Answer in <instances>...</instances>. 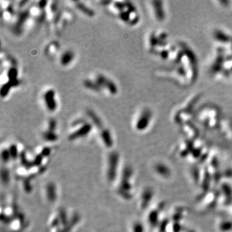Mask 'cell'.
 Returning a JSON list of instances; mask_svg holds the SVG:
<instances>
[{
	"label": "cell",
	"mask_w": 232,
	"mask_h": 232,
	"mask_svg": "<svg viewBox=\"0 0 232 232\" xmlns=\"http://www.w3.org/2000/svg\"><path fill=\"white\" fill-rule=\"evenodd\" d=\"M45 188L48 190V191H46L44 189L45 195V197L46 198V199H47V201L50 202H54V201L56 199V198L57 197V190L56 186L53 184H48L47 185L45 186Z\"/></svg>",
	"instance_id": "8992f818"
},
{
	"label": "cell",
	"mask_w": 232,
	"mask_h": 232,
	"mask_svg": "<svg viewBox=\"0 0 232 232\" xmlns=\"http://www.w3.org/2000/svg\"><path fill=\"white\" fill-rule=\"evenodd\" d=\"M55 95H56V93L53 89L48 90L43 95L45 105L50 112H54L57 107Z\"/></svg>",
	"instance_id": "277c9868"
},
{
	"label": "cell",
	"mask_w": 232,
	"mask_h": 232,
	"mask_svg": "<svg viewBox=\"0 0 232 232\" xmlns=\"http://www.w3.org/2000/svg\"><path fill=\"white\" fill-rule=\"evenodd\" d=\"M114 7L116 8L117 10H119L120 12L123 11L125 8H126L125 2H119L116 1L114 3Z\"/></svg>",
	"instance_id": "ffe728a7"
},
{
	"label": "cell",
	"mask_w": 232,
	"mask_h": 232,
	"mask_svg": "<svg viewBox=\"0 0 232 232\" xmlns=\"http://www.w3.org/2000/svg\"><path fill=\"white\" fill-rule=\"evenodd\" d=\"M74 58V54L73 52L70 50H67V51L63 53L60 57V63L63 66H67L69 65L71 62L73 61Z\"/></svg>",
	"instance_id": "9c48e42d"
},
{
	"label": "cell",
	"mask_w": 232,
	"mask_h": 232,
	"mask_svg": "<svg viewBox=\"0 0 232 232\" xmlns=\"http://www.w3.org/2000/svg\"><path fill=\"white\" fill-rule=\"evenodd\" d=\"M19 85V81L18 79L15 81H8L7 83H5L1 87V96L2 98H5L9 93L10 90L12 87H17Z\"/></svg>",
	"instance_id": "ba28073f"
},
{
	"label": "cell",
	"mask_w": 232,
	"mask_h": 232,
	"mask_svg": "<svg viewBox=\"0 0 232 232\" xmlns=\"http://www.w3.org/2000/svg\"><path fill=\"white\" fill-rule=\"evenodd\" d=\"M57 127V122L54 118H51L48 122V130L52 132H55Z\"/></svg>",
	"instance_id": "d6986e66"
},
{
	"label": "cell",
	"mask_w": 232,
	"mask_h": 232,
	"mask_svg": "<svg viewBox=\"0 0 232 232\" xmlns=\"http://www.w3.org/2000/svg\"><path fill=\"white\" fill-rule=\"evenodd\" d=\"M87 114L97 127L102 128V122H101V120L100 119V118L98 117V116L97 115L94 111L89 110L87 111Z\"/></svg>",
	"instance_id": "8fae6325"
},
{
	"label": "cell",
	"mask_w": 232,
	"mask_h": 232,
	"mask_svg": "<svg viewBox=\"0 0 232 232\" xmlns=\"http://www.w3.org/2000/svg\"><path fill=\"white\" fill-rule=\"evenodd\" d=\"M130 14H132V12H130L128 10H123V11L120 12L119 16L120 19L122 21H123V22H127V23H130V22H131V21H130Z\"/></svg>",
	"instance_id": "ac0fdd59"
},
{
	"label": "cell",
	"mask_w": 232,
	"mask_h": 232,
	"mask_svg": "<svg viewBox=\"0 0 232 232\" xmlns=\"http://www.w3.org/2000/svg\"><path fill=\"white\" fill-rule=\"evenodd\" d=\"M47 1H40L38 3V6L41 8V9H43V8H45V7L47 5Z\"/></svg>",
	"instance_id": "44dd1931"
},
{
	"label": "cell",
	"mask_w": 232,
	"mask_h": 232,
	"mask_svg": "<svg viewBox=\"0 0 232 232\" xmlns=\"http://www.w3.org/2000/svg\"><path fill=\"white\" fill-rule=\"evenodd\" d=\"M83 85L88 89L95 92H99L101 90V88L98 85L95 81H91L90 79H86L83 82Z\"/></svg>",
	"instance_id": "7c38bea8"
},
{
	"label": "cell",
	"mask_w": 232,
	"mask_h": 232,
	"mask_svg": "<svg viewBox=\"0 0 232 232\" xmlns=\"http://www.w3.org/2000/svg\"><path fill=\"white\" fill-rule=\"evenodd\" d=\"M43 138L45 141L47 142H55L57 141L58 136L55 133V132H52L47 130L43 133Z\"/></svg>",
	"instance_id": "4fadbf2b"
},
{
	"label": "cell",
	"mask_w": 232,
	"mask_h": 232,
	"mask_svg": "<svg viewBox=\"0 0 232 232\" xmlns=\"http://www.w3.org/2000/svg\"><path fill=\"white\" fill-rule=\"evenodd\" d=\"M75 3H76L75 4L76 8L79 11L83 12L84 14L87 15L88 17H90V18H92V17L95 16V12L94 11V10H92L90 8L86 6L84 3L81 2H75Z\"/></svg>",
	"instance_id": "30bf717a"
},
{
	"label": "cell",
	"mask_w": 232,
	"mask_h": 232,
	"mask_svg": "<svg viewBox=\"0 0 232 232\" xmlns=\"http://www.w3.org/2000/svg\"><path fill=\"white\" fill-rule=\"evenodd\" d=\"M7 10H8V12H9V13L11 14H12V13H13V9H12V6H10L9 7H8V9H7Z\"/></svg>",
	"instance_id": "7402d4cb"
},
{
	"label": "cell",
	"mask_w": 232,
	"mask_h": 232,
	"mask_svg": "<svg viewBox=\"0 0 232 232\" xmlns=\"http://www.w3.org/2000/svg\"><path fill=\"white\" fill-rule=\"evenodd\" d=\"M104 176L108 183L115 184L121 173L119 155L112 151L108 155L104 163Z\"/></svg>",
	"instance_id": "6da1fadb"
},
{
	"label": "cell",
	"mask_w": 232,
	"mask_h": 232,
	"mask_svg": "<svg viewBox=\"0 0 232 232\" xmlns=\"http://www.w3.org/2000/svg\"><path fill=\"white\" fill-rule=\"evenodd\" d=\"M101 137L102 139V141L104 143V145L108 148H111L113 145V141L110 132L108 129L103 128L101 130Z\"/></svg>",
	"instance_id": "52a82bcc"
},
{
	"label": "cell",
	"mask_w": 232,
	"mask_h": 232,
	"mask_svg": "<svg viewBox=\"0 0 232 232\" xmlns=\"http://www.w3.org/2000/svg\"><path fill=\"white\" fill-rule=\"evenodd\" d=\"M92 129V125L90 123H85V124H83L81 127L79 128L78 130L69 135L68 137L69 140L73 141L77 140V139L79 138L85 137L91 132Z\"/></svg>",
	"instance_id": "3957f363"
},
{
	"label": "cell",
	"mask_w": 232,
	"mask_h": 232,
	"mask_svg": "<svg viewBox=\"0 0 232 232\" xmlns=\"http://www.w3.org/2000/svg\"><path fill=\"white\" fill-rule=\"evenodd\" d=\"M151 116H152V113H151L149 109L146 108L143 110L140 117H139L137 121L136 125V129L139 131L145 130L149 125Z\"/></svg>",
	"instance_id": "7a4b0ae2"
},
{
	"label": "cell",
	"mask_w": 232,
	"mask_h": 232,
	"mask_svg": "<svg viewBox=\"0 0 232 232\" xmlns=\"http://www.w3.org/2000/svg\"><path fill=\"white\" fill-rule=\"evenodd\" d=\"M108 79H107L106 77L104 76V75H103L102 74H99L98 76H97L95 81L98 83V85L101 88H102L103 87H105V86H106V84H107Z\"/></svg>",
	"instance_id": "e0dca14e"
},
{
	"label": "cell",
	"mask_w": 232,
	"mask_h": 232,
	"mask_svg": "<svg viewBox=\"0 0 232 232\" xmlns=\"http://www.w3.org/2000/svg\"><path fill=\"white\" fill-rule=\"evenodd\" d=\"M29 15H30V14H29V11L28 10L22 12L19 14L18 19H17V22L14 27V32L15 34L21 33V31H22L23 25L25 23V21H27V19L28 18Z\"/></svg>",
	"instance_id": "5b68a950"
},
{
	"label": "cell",
	"mask_w": 232,
	"mask_h": 232,
	"mask_svg": "<svg viewBox=\"0 0 232 232\" xmlns=\"http://www.w3.org/2000/svg\"><path fill=\"white\" fill-rule=\"evenodd\" d=\"M130 232H142L143 231V227L141 223L135 221L131 223L130 226Z\"/></svg>",
	"instance_id": "5bb4252c"
},
{
	"label": "cell",
	"mask_w": 232,
	"mask_h": 232,
	"mask_svg": "<svg viewBox=\"0 0 232 232\" xmlns=\"http://www.w3.org/2000/svg\"><path fill=\"white\" fill-rule=\"evenodd\" d=\"M18 70L16 67H11L7 72V76L8 78V81H15L18 79Z\"/></svg>",
	"instance_id": "2e32d148"
},
{
	"label": "cell",
	"mask_w": 232,
	"mask_h": 232,
	"mask_svg": "<svg viewBox=\"0 0 232 232\" xmlns=\"http://www.w3.org/2000/svg\"><path fill=\"white\" fill-rule=\"evenodd\" d=\"M105 88H106L109 91V92L112 95H115L117 93L118 90H117V87L116 85L114 83V82L112 81L110 79H108Z\"/></svg>",
	"instance_id": "9a60e30c"
}]
</instances>
